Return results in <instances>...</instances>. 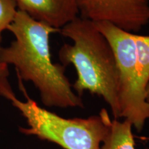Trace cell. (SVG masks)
I'll return each instance as SVG.
<instances>
[{
  "label": "cell",
  "mask_w": 149,
  "mask_h": 149,
  "mask_svg": "<svg viewBox=\"0 0 149 149\" xmlns=\"http://www.w3.org/2000/svg\"><path fill=\"white\" fill-rule=\"evenodd\" d=\"M8 31L15 40L0 48V63L13 65L17 77L32 82L48 107L84 108L81 97L74 93L65 74L66 67L52 61L50 36L59 30L33 19L18 10Z\"/></svg>",
  "instance_id": "obj_1"
},
{
  "label": "cell",
  "mask_w": 149,
  "mask_h": 149,
  "mask_svg": "<svg viewBox=\"0 0 149 149\" xmlns=\"http://www.w3.org/2000/svg\"><path fill=\"white\" fill-rule=\"evenodd\" d=\"M72 44H64L59 51L61 64H72L77 72L72 89L79 97L84 91L102 97L115 120L120 118L118 68L113 48L94 22L77 17L59 30Z\"/></svg>",
  "instance_id": "obj_2"
},
{
  "label": "cell",
  "mask_w": 149,
  "mask_h": 149,
  "mask_svg": "<svg viewBox=\"0 0 149 149\" xmlns=\"http://www.w3.org/2000/svg\"><path fill=\"white\" fill-rule=\"evenodd\" d=\"M17 79L25 102L16 97L7 77H0V96L10 100L26 120L29 127H20L22 133L37 136L64 149H101L111 120L107 110L88 118H64L40 107L30 97L23 81Z\"/></svg>",
  "instance_id": "obj_3"
},
{
  "label": "cell",
  "mask_w": 149,
  "mask_h": 149,
  "mask_svg": "<svg viewBox=\"0 0 149 149\" xmlns=\"http://www.w3.org/2000/svg\"><path fill=\"white\" fill-rule=\"evenodd\" d=\"M113 48L118 68V97L120 117L128 120L138 132L149 120L146 86L139 74L135 34L106 22H94Z\"/></svg>",
  "instance_id": "obj_4"
},
{
  "label": "cell",
  "mask_w": 149,
  "mask_h": 149,
  "mask_svg": "<svg viewBox=\"0 0 149 149\" xmlns=\"http://www.w3.org/2000/svg\"><path fill=\"white\" fill-rule=\"evenodd\" d=\"M80 17L136 34L149 23V0H78Z\"/></svg>",
  "instance_id": "obj_5"
},
{
  "label": "cell",
  "mask_w": 149,
  "mask_h": 149,
  "mask_svg": "<svg viewBox=\"0 0 149 149\" xmlns=\"http://www.w3.org/2000/svg\"><path fill=\"white\" fill-rule=\"evenodd\" d=\"M18 10L33 19L60 30L77 18L78 0H15Z\"/></svg>",
  "instance_id": "obj_6"
},
{
  "label": "cell",
  "mask_w": 149,
  "mask_h": 149,
  "mask_svg": "<svg viewBox=\"0 0 149 149\" xmlns=\"http://www.w3.org/2000/svg\"><path fill=\"white\" fill-rule=\"evenodd\" d=\"M132 128L128 120H111L101 149H135Z\"/></svg>",
  "instance_id": "obj_7"
},
{
  "label": "cell",
  "mask_w": 149,
  "mask_h": 149,
  "mask_svg": "<svg viewBox=\"0 0 149 149\" xmlns=\"http://www.w3.org/2000/svg\"><path fill=\"white\" fill-rule=\"evenodd\" d=\"M135 39L139 74L146 86L149 80V35L135 34Z\"/></svg>",
  "instance_id": "obj_8"
},
{
  "label": "cell",
  "mask_w": 149,
  "mask_h": 149,
  "mask_svg": "<svg viewBox=\"0 0 149 149\" xmlns=\"http://www.w3.org/2000/svg\"><path fill=\"white\" fill-rule=\"evenodd\" d=\"M18 9L15 0H0V48L2 33L8 29L15 17Z\"/></svg>",
  "instance_id": "obj_9"
},
{
  "label": "cell",
  "mask_w": 149,
  "mask_h": 149,
  "mask_svg": "<svg viewBox=\"0 0 149 149\" xmlns=\"http://www.w3.org/2000/svg\"><path fill=\"white\" fill-rule=\"evenodd\" d=\"M8 66L0 63V76H8Z\"/></svg>",
  "instance_id": "obj_10"
},
{
  "label": "cell",
  "mask_w": 149,
  "mask_h": 149,
  "mask_svg": "<svg viewBox=\"0 0 149 149\" xmlns=\"http://www.w3.org/2000/svg\"><path fill=\"white\" fill-rule=\"evenodd\" d=\"M146 101L149 104V80L146 86Z\"/></svg>",
  "instance_id": "obj_11"
}]
</instances>
